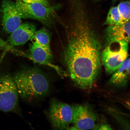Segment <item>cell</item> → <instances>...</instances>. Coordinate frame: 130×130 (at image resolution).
I'll use <instances>...</instances> for the list:
<instances>
[{"label": "cell", "mask_w": 130, "mask_h": 130, "mask_svg": "<svg viewBox=\"0 0 130 130\" xmlns=\"http://www.w3.org/2000/svg\"><path fill=\"white\" fill-rule=\"evenodd\" d=\"M72 19L64 60L75 84L88 90L93 87L100 70L101 45L84 13L76 12Z\"/></svg>", "instance_id": "obj_1"}, {"label": "cell", "mask_w": 130, "mask_h": 130, "mask_svg": "<svg viewBox=\"0 0 130 130\" xmlns=\"http://www.w3.org/2000/svg\"><path fill=\"white\" fill-rule=\"evenodd\" d=\"M13 78L19 95L24 100L30 101L43 97L49 91L47 78L37 68H24L17 71Z\"/></svg>", "instance_id": "obj_2"}, {"label": "cell", "mask_w": 130, "mask_h": 130, "mask_svg": "<svg viewBox=\"0 0 130 130\" xmlns=\"http://www.w3.org/2000/svg\"><path fill=\"white\" fill-rule=\"evenodd\" d=\"M128 44L126 42L121 41L107 44L101 53V62L107 73L113 74L128 58Z\"/></svg>", "instance_id": "obj_3"}, {"label": "cell", "mask_w": 130, "mask_h": 130, "mask_svg": "<svg viewBox=\"0 0 130 130\" xmlns=\"http://www.w3.org/2000/svg\"><path fill=\"white\" fill-rule=\"evenodd\" d=\"M15 3L21 18L35 19L47 26L53 23L55 13L58 7H46L39 3H25L21 0H16Z\"/></svg>", "instance_id": "obj_4"}, {"label": "cell", "mask_w": 130, "mask_h": 130, "mask_svg": "<svg viewBox=\"0 0 130 130\" xmlns=\"http://www.w3.org/2000/svg\"><path fill=\"white\" fill-rule=\"evenodd\" d=\"M48 116L53 129H67L72 123V106L53 98L50 102Z\"/></svg>", "instance_id": "obj_5"}, {"label": "cell", "mask_w": 130, "mask_h": 130, "mask_svg": "<svg viewBox=\"0 0 130 130\" xmlns=\"http://www.w3.org/2000/svg\"><path fill=\"white\" fill-rule=\"evenodd\" d=\"M19 95L13 78L10 75H0V111H14L19 105Z\"/></svg>", "instance_id": "obj_6"}, {"label": "cell", "mask_w": 130, "mask_h": 130, "mask_svg": "<svg viewBox=\"0 0 130 130\" xmlns=\"http://www.w3.org/2000/svg\"><path fill=\"white\" fill-rule=\"evenodd\" d=\"M31 41L29 49L26 52L14 50L13 51L19 55L28 58L35 63L51 68L61 77L66 76V74L64 71L53 63V55L48 53L36 42Z\"/></svg>", "instance_id": "obj_7"}, {"label": "cell", "mask_w": 130, "mask_h": 130, "mask_svg": "<svg viewBox=\"0 0 130 130\" xmlns=\"http://www.w3.org/2000/svg\"><path fill=\"white\" fill-rule=\"evenodd\" d=\"M72 123L77 130L93 129L95 126L97 116L89 106L75 105L72 106Z\"/></svg>", "instance_id": "obj_8"}, {"label": "cell", "mask_w": 130, "mask_h": 130, "mask_svg": "<svg viewBox=\"0 0 130 130\" xmlns=\"http://www.w3.org/2000/svg\"><path fill=\"white\" fill-rule=\"evenodd\" d=\"M1 12H3L2 24L6 32L11 34L21 24V18L15 3L10 0H3Z\"/></svg>", "instance_id": "obj_9"}, {"label": "cell", "mask_w": 130, "mask_h": 130, "mask_svg": "<svg viewBox=\"0 0 130 130\" xmlns=\"http://www.w3.org/2000/svg\"><path fill=\"white\" fill-rule=\"evenodd\" d=\"M36 31L34 24L29 23L21 24L18 28L11 33L7 42L8 46L4 50L5 53L12 50L14 47L24 44L31 39Z\"/></svg>", "instance_id": "obj_10"}, {"label": "cell", "mask_w": 130, "mask_h": 130, "mask_svg": "<svg viewBox=\"0 0 130 130\" xmlns=\"http://www.w3.org/2000/svg\"><path fill=\"white\" fill-rule=\"evenodd\" d=\"M130 21L119 25L109 26L105 31L106 43L113 41H121L129 43Z\"/></svg>", "instance_id": "obj_11"}, {"label": "cell", "mask_w": 130, "mask_h": 130, "mask_svg": "<svg viewBox=\"0 0 130 130\" xmlns=\"http://www.w3.org/2000/svg\"><path fill=\"white\" fill-rule=\"evenodd\" d=\"M130 59L128 58L120 67L113 73L110 83L116 86H123L127 83L130 76Z\"/></svg>", "instance_id": "obj_12"}, {"label": "cell", "mask_w": 130, "mask_h": 130, "mask_svg": "<svg viewBox=\"0 0 130 130\" xmlns=\"http://www.w3.org/2000/svg\"><path fill=\"white\" fill-rule=\"evenodd\" d=\"M50 34L44 27L36 31L30 39L36 42L48 53L53 55L50 47Z\"/></svg>", "instance_id": "obj_13"}, {"label": "cell", "mask_w": 130, "mask_h": 130, "mask_svg": "<svg viewBox=\"0 0 130 130\" xmlns=\"http://www.w3.org/2000/svg\"><path fill=\"white\" fill-rule=\"evenodd\" d=\"M122 18L118 10L117 7L110 8L105 22V25L113 26L124 24Z\"/></svg>", "instance_id": "obj_14"}, {"label": "cell", "mask_w": 130, "mask_h": 130, "mask_svg": "<svg viewBox=\"0 0 130 130\" xmlns=\"http://www.w3.org/2000/svg\"><path fill=\"white\" fill-rule=\"evenodd\" d=\"M130 6L129 1H127L120 3L117 6L119 12L124 23L130 21Z\"/></svg>", "instance_id": "obj_15"}, {"label": "cell", "mask_w": 130, "mask_h": 130, "mask_svg": "<svg viewBox=\"0 0 130 130\" xmlns=\"http://www.w3.org/2000/svg\"><path fill=\"white\" fill-rule=\"evenodd\" d=\"M24 3H39L46 7H50V5L48 0H21Z\"/></svg>", "instance_id": "obj_16"}, {"label": "cell", "mask_w": 130, "mask_h": 130, "mask_svg": "<svg viewBox=\"0 0 130 130\" xmlns=\"http://www.w3.org/2000/svg\"><path fill=\"white\" fill-rule=\"evenodd\" d=\"M99 130H112V128L109 125L107 124H101L100 125L95 126L93 129Z\"/></svg>", "instance_id": "obj_17"}, {"label": "cell", "mask_w": 130, "mask_h": 130, "mask_svg": "<svg viewBox=\"0 0 130 130\" xmlns=\"http://www.w3.org/2000/svg\"><path fill=\"white\" fill-rule=\"evenodd\" d=\"M0 45L5 47V50L7 48L8 46V44L6 41H5L3 39L1 38V37H0Z\"/></svg>", "instance_id": "obj_18"}, {"label": "cell", "mask_w": 130, "mask_h": 130, "mask_svg": "<svg viewBox=\"0 0 130 130\" xmlns=\"http://www.w3.org/2000/svg\"><path fill=\"white\" fill-rule=\"evenodd\" d=\"M5 47L2 46V45H0V50H5Z\"/></svg>", "instance_id": "obj_19"}, {"label": "cell", "mask_w": 130, "mask_h": 130, "mask_svg": "<svg viewBox=\"0 0 130 130\" xmlns=\"http://www.w3.org/2000/svg\"><path fill=\"white\" fill-rule=\"evenodd\" d=\"M94 1H95L99 2L101 1L102 0H94Z\"/></svg>", "instance_id": "obj_20"}, {"label": "cell", "mask_w": 130, "mask_h": 130, "mask_svg": "<svg viewBox=\"0 0 130 130\" xmlns=\"http://www.w3.org/2000/svg\"><path fill=\"white\" fill-rule=\"evenodd\" d=\"M117 1H118V0H113L114 2H116Z\"/></svg>", "instance_id": "obj_21"}, {"label": "cell", "mask_w": 130, "mask_h": 130, "mask_svg": "<svg viewBox=\"0 0 130 130\" xmlns=\"http://www.w3.org/2000/svg\"><path fill=\"white\" fill-rule=\"evenodd\" d=\"M1 11H2V10H1V7H0V13H1Z\"/></svg>", "instance_id": "obj_22"}]
</instances>
